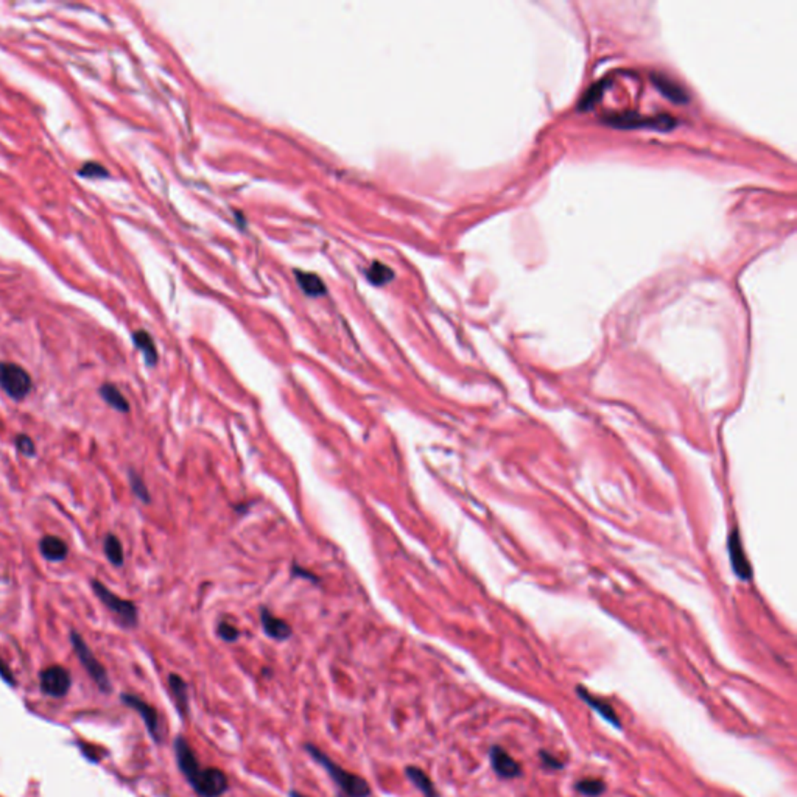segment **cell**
<instances>
[{"label":"cell","instance_id":"6da1fadb","mask_svg":"<svg viewBox=\"0 0 797 797\" xmlns=\"http://www.w3.org/2000/svg\"><path fill=\"white\" fill-rule=\"evenodd\" d=\"M173 748L181 774L186 777V781L190 783V787L195 789L198 796L220 797L226 793L227 788H229V783H227L225 772L218 770V767H206V770H203L195 752H193L192 746L187 743L186 738L177 737Z\"/></svg>","mask_w":797,"mask_h":797},{"label":"cell","instance_id":"7a4b0ae2","mask_svg":"<svg viewBox=\"0 0 797 797\" xmlns=\"http://www.w3.org/2000/svg\"><path fill=\"white\" fill-rule=\"evenodd\" d=\"M306 751L312 755V759L316 761V763H319L324 770L327 771V774L332 777V781L338 785V788L343 791V793L348 796V797H369L371 796V788H369V783L365 781V778H361L360 776H355V774H350L349 771L343 770L341 766H338L335 761L330 760V757H327V755L319 751L318 748L313 746V744H306Z\"/></svg>","mask_w":797,"mask_h":797},{"label":"cell","instance_id":"3957f363","mask_svg":"<svg viewBox=\"0 0 797 797\" xmlns=\"http://www.w3.org/2000/svg\"><path fill=\"white\" fill-rule=\"evenodd\" d=\"M92 590L98 600L103 603L104 607L114 615L117 623L123 626V628H136L139 621V614L137 607L134 606L133 601L123 600L119 595H115L114 592H111L106 585L100 583L98 579H93L92 581Z\"/></svg>","mask_w":797,"mask_h":797},{"label":"cell","instance_id":"277c9868","mask_svg":"<svg viewBox=\"0 0 797 797\" xmlns=\"http://www.w3.org/2000/svg\"><path fill=\"white\" fill-rule=\"evenodd\" d=\"M0 388L13 401L21 402L30 394L33 382L30 374L21 365L11 361H0Z\"/></svg>","mask_w":797,"mask_h":797},{"label":"cell","instance_id":"5b68a950","mask_svg":"<svg viewBox=\"0 0 797 797\" xmlns=\"http://www.w3.org/2000/svg\"><path fill=\"white\" fill-rule=\"evenodd\" d=\"M70 643H72V648L75 654H77L80 664L83 665L87 675L92 677V681L97 684V687L104 691V693L111 691V681L108 673L104 670V666L97 660L96 655H93L91 648L87 647L85 638L81 637L78 632L72 631L70 632Z\"/></svg>","mask_w":797,"mask_h":797},{"label":"cell","instance_id":"8992f818","mask_svg":"<svg viewBox=\"0 0 797 797\" xmlns=\"http://www.w3.org/2000/svg\"><path fill=\"white\" fill-rule=\"evenodd\" d=\"M39 687L50 697H64L72 687V676L61 665L45 668L39 675Z\"/></svg>","mask_w":797,"mask_h":797},{"label":"cell","instance_id":"52a82bcc","mask_svg":"<svg viewBox=\"0 0 797 797\" xmlns=\"http://www.w3.org/2000/svg\"><path fill=\"white\" fill-rule=\"evenodd\" d=\"M122 701L140 715V718L144 719L145 728L148 730L151 738H153L156 743H161V723L156 708L151 707L148 702H145L144 699H140V697L134 695H122Z\"/></svg>","mask_w":797,"mask_h":797},{"label":"cell","instance_id":"ba28073f","mask_svg":"<svg viewBox=\"0 0 797 797\" xmlns=\"http://www.w3.org/2000/svg\"><path fill=\"white\" fill-rule=\"evenodd\" d=\"M489 760L492 770L502 778H517L521 776V766L517 760H514L505 749L500 746H492L489 749Z\"/></svg>","mask_w":797,"mask_h":797},{"label":"cell","instance_id":"9c48e42d","mask_svg":"<svg viewBox=\"0 0 797 797\" xmlns=\"http://www.w3.org/2000/svg\"><path fill=\"white\" fill-rule=\"evenodd\" d=\"M576 695L579 696V699L584 701L585 704H587L589 707L594 708V710L598 715H600V717L603 719H605L606 723L614 726V728L621 729V723H620L618 715L615 713L614 707L611 704H609V702H606L605 699H601V697H596L594 695H590L587 690H585L584 687H581V685H579V687H576Z\"/></svg>","mask_w":797,"mask_h":797},{"label":"cell","instance_id":"30bf717a","mask_svg":"<svg viewBox=\"0 0 797 797\" xmlns=\"http://www.w3.org/2000/svg\"><path fill=\"white\" fill-rule=\"evenodd\" d=\"M260 620H262L263 631H265V634L268 637H271L278 642L287 640V638L291 637L293 631L290 628V625L287 623L285 620L278 618L276 615H274L271 611H268V609H262Z\"/></svg>","mask_w":797,"mask_h":797},{"label":"cell","instance_id":"8fae6325","mask_svg":"<svg viewBox=\"0 0 797 797\" xmlns=\"http://www.w3.org/2000/svg\"><path fill=\"white\" fill-rule=\"evenodd\" d=\"M39 553L50 562H61L67 558L69 547L61 537L49 535L39 541Z\"/></svg>","mask_w":797,"mask_h":797},{"label":"cell","instance_id":"7c38bea8","mask_svg":"<svg viewBox=\"0 0 797 797\" xmlns=\"http://www.w3.org/2000/svg\"><path fill=\"white\" fill-rule=\"evenodd\" d=\"M168 688L172 691L175 704H177L179 713L186 717L189 713V690H187L186 681L181 676L172 673L168 676Z\"/></svg>","mask_w":797,"mask_h":797},{"label":"cell","instance_id":"4fadbf2b","mask_svg":"<svg viewBox=\"0 0 797 797\" xmlns=\"http://www.w3.org/2000/svg\"><path fill=\"white\" fill-rule=\"evenodd\" d=\"M98 394L103 398L108 405L119 413L130 412V403H128L126 397L122 394L120 390L113 383H103L98 388Z\"/></svg>","mask_w":797,"mask_h":797},{"label":"cell","instance_id":"5bb4252c","mask_svg":"<svg viewBox=\"0 0 797 797\" xmlns=\"http://www.w3.org/2000/svg\"><path fill=\"white\" fill-rule=\"evenodd\" d=\"M405 774L408 777V781L412 782L414 787L418 788L425 797H439L435 785H433V782H431V778L427 776L425 772L420 770V767L407 766Z\"/></svg>","mask_w":797,"mask_h":797},{"label":"cell","instance_id":"9a60e30c","mask_svg":"<svg viewBox=\"0 0 797 797\" xmlns=\"http://www.w3.org/2000/svg\"><path fill=\"white\" fill-rule=\"evenodd\" d=\"M133 341L134 346L142 352L145 363L148 366H156L157 363V349H156V344L153 341V338L148 332L145 330H137L133 333Z\"/></svg>","mask_w":797,"mask_h":797},{"label":"cell","instance_id":"2e32d148","mask_svg":"<svg viewBox=\"0 0 797 797\" xmlns=\"http://www.w3.org/2000/svg\"><path fill=\"white\" fill-rule=\"evenodd\" d=\"M103 550H104V554H106L108 561L114 567L123 565V562H125V553H123V547H122V542L119 541V537L113 535V532H109V535H106V537H104Z\"/></svg>","mask_w":797,"mask_h":797},{"label":"cell","instance_id":"e0dca14e","mask_svg":"<svg viewBox=\"0 0 797 797\" xmlns=\"http://www.w3.org/2000/svg\"><path fill=\"white\" fill-rule=\"evenodd\" d=\"M735 539H730V558L732 562H734V570H737L738 575L741 578H751V570H749V564L744 559L743 556V548H741V543H740V539H738V532H734Z\"/></svg>","mask_w":797,"mask_h":797},{"label":"cell","instance_id":"ac0fdd59","mask_svg":"<svg viewBox=\"0 0 797 797\" xmlns=\"http://www.w3.org/2000/svg\"><path fill=\"white\" fill-rule=\"evenodd\" d=\"M575 789L585 797H600L606 793V783L600 778H581L575 783Z\"/></svg>","mask_w":797,"mask_h":797},{"label":"cell","instance_id":"d6986e66","mask_svg":"<svg viewBox=\"0 0 797 797\" xmlns=\"http://www.w3.org/2000/svg\"><path fill=\"white\" fill-rule=\"evenodd\" d=\"M298 280L301 284L302 290L312 296L322 295L326 291V285L322 282L319 276L315 273H298Z\"/></svg>","mask_w":797,"mask_h":797},{"label":"cell","instance_id":"ffe728a7","mask_svg":"<svg viewBox=\"0 0 797 797\" xmlns=\"http://www.w3.org/2000/svg\"><path fill=\"white\" fill-rule=\"evenodd\" d=\"M392 276H394L392 269L390 267H386L382 262H374L368 269V278L371 279V282L377 285L386 284L388 280H391Z\"/></svg>","mask_w":797,"mask_h":797},{"label":"cell","instance_id":"44dd1931","mask_svg":"<svg viewBox=\"0 0 797 797\" xmlns=\"http://www.w3.org/2000/svg\"><path fill=\"white\" fill-rule=\"evenodd\" d=\"M654 81H655V85H658L659 91L662 93H665L668 98H671L673 102H684V100L687 98L685 97V93L679 89V86H676L675 83H671L670 80H666L664 77H658V78H654Z\"/></svg>","mask_w":797,"mask_h":797},{"label":"cell","instance_id":"7402d4cb","mask_svg":"<svg viewBox=\"0 0 797 797\" xmlns=\"http://www.w3.org/2000/svg\"><path fill=\"white\" fill-rule=\"evenodd\" d=\"M128 477H130V484H131L134 495H136L139 500H142L144 503H150L151 497H150L148 488H146V484L144 483V480L140 478V475H137V473L134 471H130Z\"/></svg>","mask_w":797,"mask_h":797},{"label":"cell","instance_id":"603a6c76","mask_svg":"<svg viewBox=\"0 0 797 797\" xmlns=\"http://www.w3.org/2000/svg\"><path fill=\"white\" fill-rule=\"evenodd\" d=\"M78 175L83 178L100 179V178H108V170L104 168L103 166H100V164H97V162H86L85 166L78 170Z\"/></svg>","mask_w":797,"mask_h":797},{"label":"cell","instance_id":"cb8c5ba5","mask_svg":"<svg viewBox=\"0 0 797 797\" xmlns=\"http://www.w3.org/2000/svg\"><path fill=\"white\" fill-rule=\"evenodd\" d=\"M14 445L22 455L30 456V458L36 456V444L28 435H17L14 438Z\"/></svg>","mask_w":797,"mask_h":797},{"label":"cell","instance_id":"d4e9b609","mask_svg":"<svg viewBox=\"0 0 797 797\" xmlns=\"http://www.w3.org/2000/svg\"><path fill=\"white\" fill-rule=\"evenodd\" d=\"M216 634H218L221 640H225V642H236L237 638L240 637L238 629L234 625L227 623V621H221V623H218Z\"/></svg>","mask_w":797,"mask_h":797},{"label":"cell","instance_id":"484cf974","mask_svg":"<svg viewBox=\"0 0 797 797\" xmlns=\"http://www.w3.org/2000/svg\"><path fill=\"white\" fill-rule=\"evenodd\" d=\"M539 757H541L542 765L545 767H547L548 771H558V770H562V767H564V765H562L561 760L553 757V755L548 754L547 751H541V752H539Z\"/></svg>","mask_w":797,"mask_h":797},{"label":"cell","instance_id":"4316f807","mask_svg":"<svg viewBox=\"0 0 797 797\" xmlns=\"http://www.w3.org/2000/svg\"><path fill=\"white\" fill-rule=\"evenodd\" d=\"M0 676H2V677L5 679V681H7L8 684H14L13 675H11L8 668L5 666V664H3V662H2V659H0Z\"/></svg>","mask_w":797,"mask_h":797},{"label":"cell","instance_id":"83f0119b","mask_svg":"<svg viewBox=\"0 0 797 797\" xmlns=\"http://www.w3.org/2000/svg\"><path fill=\"white\" fill-rule=\"evenodd\" d=\"M290 797H306V796H302V794H299V793H298V791H291V793H290Z\"/></svg>","mask_w":797,"mask_h":797}]
</instances>
